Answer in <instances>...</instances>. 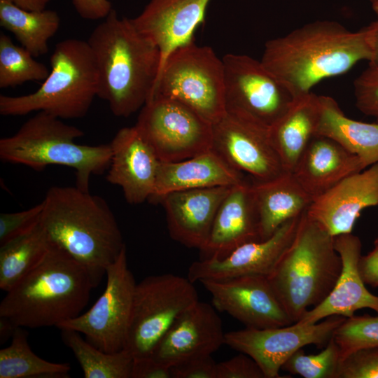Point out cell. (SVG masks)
I'll list each match as a JSON object with an SVG mask.
<instances>
[{"label":"cell","mask_w":378,"mask_h":378,"mask_svg":"<svg viewBox=\"0 0 378 378\" xmlns=\"http://www.w3.org/2000/svg\"><path fill=\"white\" fill-rule=\"evenodd\" d=\"M371 49V58L369 64L378 66V19L364 27Z\"/></svg>","instance_id":"obj_44"},{"label":"cell","mask_w":378,"mask_h":378,"mask_svg":"<svg viewBox=\"0 0 378 378\" xmlns=\"http://www.w3.org/2000/svg\"><path fill=\"white\" fill-rule=\"evenodd\" d=\"M372 9H373V10H374V13L376 14L377 18L378 19V0H376L375 1L372 3Z\"/></svg>","instance_id":"obj_47"},{"label":"cell","mask_w":378,"mask_h":378,"mask_svg":"<svg viewBox=\"0 0 378 378\" xmlns=\"http://www.w3.org/2000/svg\"><path fill=\"white\" fill-rule=\"evenodd\" d=\"M262 240L251 183L234 186L221 202L200 259L222 258L238 246Z\"/></svg>","instance_id":"obj_23"},{"label":"cell","mask_w":378,"mask_h":378,"mask_svg":"<svg viewBox=\"0 0 378 378\" xmlns=\"http://www.w3.org/2000/svg\"><path fill=\"white\" fill-rule=\"evenodd\" d=\"M27 50L0 34V88H8L29 81L44 80L50 71Z\"/></svg>","instance_id":"obj_33"},{"label":"cell","mask_w":378,"mask_h":378,"mask_svg":"<svg viewBox=\"0 0 378 378\" xmlns=\"http://www.w3.org/2000/svg\"><path fill=\"white\" fill-rule=\"evenodd\" d=\"M64 343L73 352L85 378H131L134 357L125 349L107 353L97 348L80 333L62 329Z\"/></svg>","instance_id":"obj_32"},{"label":"cell","mask_w":378,"mask_h":378,"mask_svg":"<svg viewBox=\"0 0 378 378\" xmlns=\"http://www.w3.org/2000/svg\"><path fill=\"white\" fill-rule=\"evenodd\" d=\"M365 169L358 157L336 141L314 135L292 173L314 200L346 177Z\"/></svg>","instance_id":"obj_24"},{"label":"cell","mask_w":378,"mask_h":378,"mask_svg":"<svg viewBox=\"0 0 378 378\" xmlns=\"http://www.w3.org/2000/svg\"><path fill=\"white\" fill-rule=\"evenodd\" d=\"M222 59L225 113L270 127L290 106L293 96L260 60L234 53Z\"/></svg>","instance_id":"obj_11"},{"label":"cell","mask_w":378,"mask_h":378,"mask_svg":"<svg viewBox=\"0 0 378 378\" xmlns=\"http://www.w3.org/2000/svg\"><path fill=\"white\" fill-rule=\"evenodd\" d=\"M40 225L51 244L85 266L98 283L126 247L110 207L77 186H52Z\"/></svg>","instance_id":"obj_3"},{"label":"cell","mask_w":378,"mask_h":378,"mask_svg":"<svg viewBox=\"0 0 378 378\" xmlns=\"http://www.w3.org/2000/svg\"><path fill=\"white\" fill-rule=\"evenodd\" d=\"M135 126L160 161H181L211 149L212 123L174 99L148 100Z\"/></svg>","instance_id":"obj_10"},{"label":"cell","mask_w":378,"mask_h":378,"mask_svg":"<svg viewBox=\"0 0 378 378\" xmlns=\"http://www.w3.org/2000/svg\"><path fill=\"white\" fill-rule=\"evenodd\" d=\"M216 378H265L258 363L249 356L241 353L217 363Z\"/></svg>","instance_id":"obj_39"},{"label":"cell","mask_w":378,"mask_h":378,"mask_svg":"<svg viewBox=\"0 0 378 378\" xmlns=\"http://www.w3.org/2000/svg\"><path fill=\"white\" fill-rule=\"evenodd\" d=\"M358 268L365 285L378 287V237L374 242L373 249L367 255H360Z\"/></svg>","instance_id":"obj_43"},{"label":"cell","mask_w":378,"mask_h":378,"mask_svg":"<svg viewBox=\"0 0 378 378\" xmlns=\"http://www.w3.org/2000/svg\"><path fill=\"white\" fill-rule=\"evenodd\" d=\"M251 190L261 239H267L284 223L300 216L313 201L289 172L267 181L252 180Z\"/></svg>","instance_id":"obj_26"},{"label":"cell","mask_w":378,"mask_h":378,"mask_svg":"<svg viewBox=\"0 0 378 378\" xmlns=\"http://www.w3.org/2000/svg\"><path fill=\"white\" fill-rule=\"evenodd\" d=\"M131 378H172L170 368L150 356L134 358Z\"/></svg>","instance_id":"obj_41"},{"label":"cell","mask_w":378,"mask_h":378,"mask_svg":"<svg viewBox=\"0 0 378 378\" xmlns=\"http://www.w3.org/2000/svg\"><path fill=\"white\" fill-rule=\"evenodd\" d=\"M269 129L253 119L225 113L212 123L211 150L252 180L272 179L286 171Z\"/></svg>","instance_id":"obj_14"},{"label":"cell","mask_w":378,"mask_h":378,"mask_svg":"<svg viewBox=\"0 0 378 378\" xmlns=\"http://www.w3.org/2000/svg\"><path fill=\"white\" fill-rule=\"evenodd\" d=\"M88 43L99 75L98 97L112 113L127 118L150 99L161 64L158 48L131 19L114 9L91 32Z\"/></svg>","instance_id":"obj_2"},{"label":"cell","mask_w":378,"mask_h":378,"mask_svg":"<svg viewBox=\"0 0 378 378\" xmlns=\"http://www.w3.org/2000/svg\"><path fill=\"white\" fill-rule=\"evenodd\" d=\"M15 6L26 10L38 11L46 9L51 0H8Z\"/></svg>","instance_id":"obj_45"},{"label":"cell","mask_w":378,"mask_h":378,"mask_svg":"<svg viewBox=\"0 0 378 378\" xmlns=\"http://www.w3.org/2000/svg\"><path fill=\"white\" fill-rule=\"evenodd\" d=\"M52 247L40 223L28 232L0 246V288L16 286L44 258Z\"/></svg>","instance_id":"obj_30"},{"label":"cell","mask_w":378,"mask_h":378,"mask_svg":"<svg viewBox=\"0 0 378 378\" xmlns=\"http://www.w3.org/2000/svg\"><path fill=\"white\" fill-rule=\"evenodd\" d=\"M316 134L336 141L361 160L365 168L378 162V122L347 117L332 97L318 95Z\"/></svg>","instance_id":"obj_28"},{"label":"cell","mask_w":378,"mask_h":378,"mask_svg":"<svg viewBox=\"0 0 378 378\" xmlns=\"http://www.w3.org/2000/svg\"><path fill=\"white\" fill-rule=\"evenodd\" d=\"M106 275L105 290L93 306L57 328L77 331L97 348L115 353L125 346L136 284L128 267L126 247Z\"/></svg>","instance_id":"obj_12"},{"label":"cell","mask_w":378,"mask_h":378,"mask_svg":"<svg viewBox=\"0 0 378 378\" xmlns=\"http://www.w3.org/2000/svg\"><path fill=\"white\" fill-rule=\"evenodd\" d=\"M244 181L242 173L231 167L211 149L181 161H160L154 192L149 200L158 202L174 191L234 186Z\"/></svg>","instance_id":"obj_25"},{"label":"cell","mask_w":378,"mask_h":378,"mask_svg":"<svg viewBox=\"0 0 378 378\" xmlns=\"http://www.w3.org/2000/svg\"><path fill=\"white\" fill-rule=\"evenodd\" d=\"M356 106L378 122V66L370 65L354 81Z\"/></svg>","instance_id":"obj_38"},{"label":"cell","mask_w":378,"mask_h":378,"mask_svg":"<svg viewBox=\"0 0 378 378\" xmlns=\"http://www.w3.org/2000/svg\"><path fill=\"white\" fill-rule=\"evenodd\" d=\"M72 3L78 14L88 20L105 18L113 9L108 0H72Z\"/></svg>","instance_id":"obj_42"},{"label":"cell","mask_w":378,"mask_h":378,"mask_svg":"<svg viewBox=\"0 0 378 378\" xmlns=\"http://www.w3.org/2000/svg\"><path fill=\"white\" fill-rule=\"evenodd\" d=\"M318 95L310 92L294 99L270 127L271 141L286 172H292L304 148L316 134Z\"/></svg>","instance_id":"obj_27"},{"label":"cell","mask_w":378,"mask_h":378,"mask_svg":"<svg viewBox=\"0 0 378 378\" xmlns=\"http://www.w3.org/2000/svg\"><path fill=\"white\" fill-rule=\"evenodd\" d=\"M345 318L334 315L313 324L296 322L265 329L246 328L225 332V344L251 357L265 378H279L283 365L293 354L309 344L325 347Z\"/></svg>","instance_id":"obj_13"},{"label":"cell","mask_w":378,"mask_h":378,"mask_svg":"<svg viewBox=\"0 0 378 378\" xmlns=\"http://www.w3.org/2000/svg\"><path fill=\"white\" fill-rule=\"evenodd\" d=\"M378 205V162L346 177L314 199L307 216L332 237L352 232L365 208Z\"/></svg>","instance_id":"obj_18"},{"label":"cell","mask_w":378,"mask_h":378,"mask_svg":"<svg viewBox=\"0 0 378 378\" xmlns=\"http://www.w3.org/2000/svg\"><path fill=\"white\" fill-rule=\"evenodd\" d=\"M232 186L174 191L160 197L171 237L188 248L205 244L216 212Z\"/></svg>","instance_id":"obj_21"},{"label":"cell","mask_w":378,"mask_h":378,"mask_svg":"<svg viewBox=\"0 0 378 378\" xmlns=\"http://www.w3.org/2000/svg\"><path fill=\"white\" fill-rule=\"evenodd\" d=\"M50 60V73L36 91L21 96L0 95L1 115L43 111L60 119L86 115L99 91L97 66L88 41L62 40L55 45Z\"/></svg>","instance_id":"obj_7"},{"label":"cell","mask_w":378,"mask_h":378,"mask_svg":"<svg viewBox=\"0 0 378 378\" xmlns=\"http://www.w3.org/2000/svg\"><path fill=\"white\" fill-rule=\"evenodd\" d=\"M217 363L211 355L186 359L170 368L172 378H216Z\"/></svg>","instance_id":"obj_40"},{"label":"cell","mask_w":378,"mask_h":378,"mask_svg":"<svg viewBox=\"0 0 378 378\" xmlns=\"http://www.w3.org/2000/svg\"><path fill=\"white\" fill-rule=\"evenodd\" d=\"M332 337L339 348L340 360L358 349L378 346V316L346 318Z\"/></svg>","instance_id":"obj_35"},{"label":"cell","mask_w":378,"mask_h":378,"mask_svg":"<svg viewBox=\"0 0 378 378\" xmlns=\"http://www.w3.org/2000/svg\"><path fill=\"white\" fill-rule=\"evenodd\" d=\"M209 1L150 0L139 15L131 18L136 28L158 48L160 71L174 50L194 41V33L204 21Z\"/></svg>","instance_id":"obj_20"},{"label":"cell","mask_w":378,"mask_h":378,"mask_svg":"<svg viewBox=\"0 0 378 378\" xmlns=\"http://www.w3.org/2000/svg\"><path fill=\"white\" fill-rule=\"evenodd\" d=\"M110 145L107 181L120 186L130 204L149 200L154 192L160 162L153 147L135 125L119 130Z\"/></svg>","instance_id":"obj_19"},{"label":"cell","mask_w":378,"mask_h":378,"mask_svg":"<svg viewBox=\"0 0 378 378\" xmlns=\"http://www.w3.org/2000/svg\"><path fill=\"white\" fill-rule=\"evenodd\" d=\"M153 97L178 100L216 122L225 113L223 59L211 47L195 41L176 48L160 71Z\"/></svg>","instance_id":"obj_8"},{"label":"cell","mask_w":378,"mask_h":378,"mask_svg":"<svg viewBox=\"0 0 378 378\" xmlns=\"http://www.w3.org/2000/svg\"><path fill=\"white\" fill-rule=\"evenodd\" d=\"M0 25L36 57L48 52L49 40L59 29L60 18L55 10H26L8 0H0Z\"/></svg>","instance_id":"obj_29"},{"label":"cell","mask_w":378,"mask_h":378,"mask_svg":"<svg viewBox=\"0 0 378 378\" xmlns=\"http://www.w3.org/2000/svg\"><path fill=\"white\" fill-rule=\"evenodd\" d=\"M334 243L342 262L340 276L328 297L309 309L300 323L313 324L334 315L349 318L362 309L378 313V296L368 290L358 268L361 255L360 239L351 232L334 237Z\"/></svg>","instance_id":"obj_22"},{"label":"cell","mask_w":378,"mask_h":378,"mask_svg":"<svg viewBox=\"0 0 378 378\" xmlns=\"http://www.w3.org/2000/svg\"><path fill=\"white\" fill-rule=\"evenodd\" d=\"M340 360V350L330 340L321 352L306 354L302 349L293 354L283 365L281 370L304 378H335Z\"/></svg>","instance_id":"obj_34"},{"label":"cell","mask_w":378,"mask_h":378,"mask_svg":"<svg viewBox=\"0 0 378 378\" xmlns=\"http://www.w3.org/2000/svg\"><path fill=\"white\" fill-rule=\"evenodd\" d=\"M335 378H378V346L358 349L341 359Z\"/></svg>","instance_id":"obj_36"},{"label":"cell","mask_w":378,"mask_h":378,"mask_svg":"<svg viewBox=\"0 0 378 378\" xmlns=\"http://www.w3.org/2000/svg\"><path fill=\"white\" fill-rule=\"evenodd\" d=\"M98 284L85 266L52 244L41 262L6 292L0 316L18 327H57L82 314Z\"/></svg>","instance_id":"obj_4"},{"label":"cell","mask_w":378,"mask_h":378,"mask_svg":"<svg viewBox=\"0 0 378 378\" xmlns=\"http://www.w3.org/2000/svg\"><path fill=\"white\" fill-rule=\"evenodd\" d=\"M216 310L198 300L175 320L150 356L171 368L193 356L211 355L225 344V333Z\"/></svg>","instance_id":"obj_17"},{"label":"cell","mask_w":378,"mask_h":378,"mask_svg":"<svg viewBox=\"0 0 378 378\" xmlns=\"http://www.w3.org/2000/svg\"><path fill=\"white\" fill-rule=\"evenodd\" d=\"M200 283L216 309L226 312L246 328L265 329L293 323L267 277L244 276Z\"/></svg>","instance_id":"obj_15"},{"label":"cell","mask_w":378,"mask_h":378,"mask_svg":"<svg viewBox=\"0 0 378 378\" xmlns=\"http://www.w3.org/2000/svg\"><path fill=\"white\" fill-rule=\"evenodd\" d=\"M83 135L80 129L38 111L13 135L0 139V158L38 171L51 164L71 167L76 172V186L89 191L90 176L108 170L111 148L110 144L89 146L75 141Z\"/></svg>","instance_id":"obj_6"},{"label":"cell","mask_w":378,"mask_h":378,"mask_svg":"<svg viewBox=\"0 0 378 378\" xmlns=\"http://www.w3.org/2000/svg\"><path fill=\"white\" fill-rule=\"evenodd\" d=\"M18 328L10 320L0 316V342L4 344L12 337L15 329Z\"/></svg>","instance_id":"obj_46"},{"label":"cell","mask_w":378,"mask_h":378,"mask_svg":"<svg viewBox=\"0 0 378 378\" xmlns=\"http://www.w3.org/2000/svg\"><path fill=\"white\" fill-rule=\"evenodd\" d=\"M28 332L18 327L10 344L0 350V378L69 377L68 363H52L35 354L31 349Z\"/></svg>","instance_id":"obj_31"},{"label":"cell","mask_w":378,"mask_h":378,"mask_svg":"<svg viewBox=\"0 0 378 378\" xmlns=\"http://www.w3.org/2000/svg\"><path fill=\"white\" fill-rule=\"evenodd\" d=\"M193 284L167 273L136 284L125 346L134 358L150 356L175 320L198 301Z\"/></svg>","instance_id":"obj_9"},{"label":"cell","mask_w":378,"mask_h":378,"mask_svg":"<svg viewBox=\"0 0 378 378\" xmlns=\"http://www.w3.org/2000/svg\"><path fill=\"white\" fill-rule=\"evenodd\" d=\"M370 58L364 28L353 31L335 21L317 20L267 41L260 61L296 98Z\"/></svg>","instance_id":"obj_1"},{"label":"cell","mask_w":378,"mask_h":378,"mask_svg":"<svg viewBox=\"0 0 378 378\" xmlns=\"http://www.w3.org/2000/svg\"><path fill=\"white\" fill-rule=\"evenodd\" d=\"M375 1H376V0H370V1H371L372 3H373V2Z\"/></svg>","instance_id":"obj_48"},{"label":"cell","mask_w":378,"mask_h":378,"mask_svg":"<svg viewBox=\"0 0 378 378\" xmlns=\"http://www.w3.org/2000/svg\"><path fill=\"white\" fill-rule=\"evenodd\" d=\"M306 211L292 243L267 277L293 323L328 297L342 267L334 237Z\"/></svg>","instance_id":"obj_5"},{"label":"cell","mask_w":378,"mask_h":378,"mask_svg":"<svg viewBox=\"0 0 378 378\" xmlns=\"http://www.w3.org/2000/svg\"><path fill=\"white\" fill-rule=\"evenodd\" d=\"M43 209L41 202L29 209L0 214V246L31 230L40 223Z\"/></svg>","instance_id":"obj_37"},{"label":"cell","mask_w":378,"mask_h":378,"mask_svg":"<svg viewBox=\"0 0 378 378\" xmlns=\"http://www.w3.org/2000/svg\"><path fill=\"white\" fill-rule=\"evenodd\" d=\"M302 214L284 223L267 239L245 243L222 258L193 262L187 277L192 283L244 276L267 277L292 243Z\"/></svg>","instance_id":"obj_16"}]
</instances>
